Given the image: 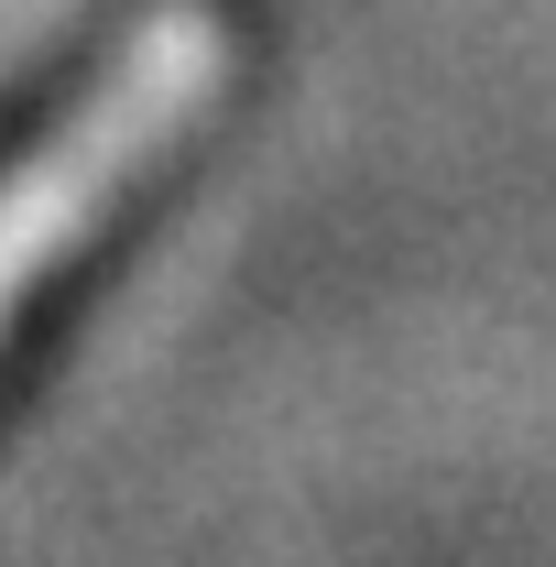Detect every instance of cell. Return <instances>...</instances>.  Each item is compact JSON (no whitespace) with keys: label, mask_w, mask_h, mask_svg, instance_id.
Returning <instances> with one entry per match:
<instances>
[{"label":"cell","mask_w":556,"mask_h":567,"mask_svg":"<svg viewBox=\"0 0 556 567\" xmlns=\"http://www.w3.org/2000/svg\"><path fill=\"white\" fill-rule=\"evenodd\" d=\"M218 66H229V22L208 0H164L0 153V317L55 274V251L218 99Z\"/></svg>","instance_id":"1"}]
</instances>
